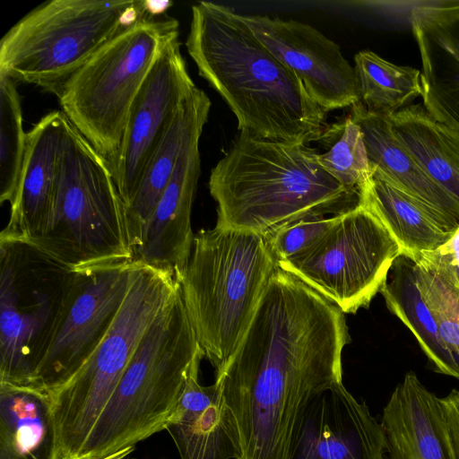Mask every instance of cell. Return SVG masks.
<instances>
[{
  "label": "cell",
  "instance_id": "7402d4cb",
  "mask_svg": "<svg viewBox=\"0 0 459 459\" xmlns=\"http://www.w3.org/2000/svg\"><path fill=\"white\" fill-rule=\"evenodd\" d=\"M206 93L195 87L180 106L143 171L135 196L127 207L134 253L187 143L201 135L211 109Z\"/></svg>",
  "mask_w": 459,
  "mask_h": 459
},
{
  "label": "cell",
  "instance_id": "484cf974",
  "mask_svg": "<svg viewBox=\"0 0 459 459\" xmlns=\"http://www.w3.org/2000/svg\"><path fill=\"white\" fill-rule=\"evenodd\" d=\"M388 117L398 138L428 174L459 200V136L422 103L408 105Z\"/></svg>",
  "mask_w": 459,
  "mask_h": 459
},
{
  "label": "cell",
  "instance_id": "cb8c5ba5",
  "mask_svg": "<svg viewBox=\"0 0 459 459\" xmlns=\"http://www.w3.org/2000/svg\"><path fill=\"white\" fill-rule=\"evenodd\" d=\"M0 459H56V433L48 394L0 383Z\"/></svg>",
  "mask_w": 459,
  "mask_h": 459
},
{
  "label": "cell",
  "instance_id": "f1b7e54d",
  "mask_svg": "<svg viewBox=\"0 0 459 459\" xmlns=\"http://www.w3.org/2000/svg\"><path fill=\"white\" fill-rule=\"evenodd\" d=\"M0 201L10 202L15 193L26 150L21 98L15 82L0 73Z\"/></svg>",
  "mask_w": 459,
  "mask_h": 459
},
{
  "label": "cell",
  "instance_id": "1f68e13d",
  "mask_svg": "<svg viewBox=\"0 0 459 459\" xmlns=\"http://www.w3.org/2000/svg\"><path fill=\"white\" fill-rule=\"evenodd\" d=\"M414 262L429 271L459 268V228L446 243L436 250L421 252Z\"/></svg>",
  "mask_w": 459,
  "mask_h": 459
},
{
  "label": "cell",
  "instance_id": "9a60e30c",
  "mask_svg": "<svg viewBox=\"0 0 459 459\" xmlns=\"http://www.w3.org/2000/svg\"><path fill=\"white\" fill-rule=\"evenodd\" d=\"M409 22L421 62L422 105L459 136V1L416 2Z\"/></svg>",
  "mask_w": 459,
  "mask_h": 459
},
{
  "label": "cell",
  "instance_id": "ba28073f",
  "mask_svg": "<svg viewBox=\"0 0 459 459\" xmlns=\"http://www.w3.org/2000/svg\"><path fill=\"white\" fill-rule=\"evenodd\" d=\"M125 300L107 334L78 371L48 393L56 459H78L143 336L177 293L167 271L136 263Z\"/></svg>",
  "mask_w": 459,
  "mask_h": 459
},
{
  "label": "cell",
  "instance_id": "603a6c76",
  "mask_svg": "<svg viewBox=\"0 0 459 459\" xmlns=\"http://www.w3.org/2000/svg\"><path fill=\"white\" fill-rule=\"evenodd\" d=\"M359 188V204L376 215L414 261L423 251L436 250L454 234L445 231L427 208L377 167Z\"/></svg>",
  "mask_w": 459,
  "mask_h": 459
},
{
  "label": "cell",
  "instance_id": "52a82bcc",
  "mask_svg": "<svg viewBox=\"0 0 459 459\" xmlns=\"http://www.w3.org/2000/svg\"><path fill=\"white\" fill-rule=\"evenodd\" d=\"M171 3L152 7L101 46L63 84L62 111L108 161L118 152L133 102L156 60L178 38Z\"/></svg>",
  "mask_w": 459,
  "mask_h": 459
},
{
  "label": "cell",
  "instance_id": "d6a6232c",
  "mask_svg": "<svg viewBox=\"0 0 459 459\" xmlns=\"http://www.w3.org/2000/svg\"><path fill=\"white\" fill-rule=\"evenodd\" d=\"M445 418L446 437L453 459H459V391L453 389L440 398Z\"/></svg>",
  "mask_w": 459,
  "mask_h": 459
},
{
  "label": "cell",
  "instance_id": "5b68a950",
  "mask_svg": "<svg viewBox=\"0 0 459 459\" xmlns=\"http://www.w3.org/2000/svg\"><path fill=\"white\" fill-rule=\"evenodd\" d=\"M203 358L179 287L143 336L78 459H103L166 429Z\"/></svg>",
  "mask_w": 459,
  "mask_h": 459
},
{
  "label": "cell",
  "instance_id": "f546056e",
  "mask_svg": "<svg viewBox=\"0 0 459 459\" xmlns=\"http://www.w3.org/2000/svg\"><path fill=\"white\" fill-rule=\"evenodd\" d=\"M415 272L418 287L435 319L439 336L459 363V298L432 272L417 264Z\"/></svg>",
  "mask_w": 459,
  "mask_h": 459
},
{
  "label": "cell",
  "instance_id": "44dd1931",
  "mask_svg": "<svg viewBox=\"0 0 459 459\" xmlns=\"http://www.w3.org/2000/svg\"><path fill=\"white\" fill-rule=\"evenodd\" d=\"M200 362L194 366L166 430L180 459H238L237 429L216 385L199 383Z\"/></svg>",
  "mask_w": 459,
  "mask_h": 459
},
{
  "label": "cell",
  "instance_id": "d590c367",
  "mask_svg": "<svg viewBox=\"0 0 459 459\" xmlns=\"http://www.w3.org/2000/svg\"><path fill=\"white\" fill-rule=\"evenodd\" d=\"M123 459H138V458H135V457H129V455L124 457Z\"/></svg>",
  "mask_w": 459,
  "mask_h": 459
},
{
  "label": "cell",
  "instance_id": "30bf717a",
  "mask_svg": "<svg viewBox=\"0 0 459 459\" xmlns=\"http://www.w3.org/2000/svg\"><path fill=\"white\" fill-rule=\"evenodd\" d=\"M395 238L362 204L340 213L308 247L277 262L344 314L368 308L401 255Z\"/></svg>",
  "mask_w": 459,
  "mask_h": 459
},
{
  "label": "cell",
  "instance_id": "e0dca14e",
  "mask_svg": "<svg viewBox=\"0 0 459 459\" xmlns=\"http://www.w3.org/2000/svg\"><path fill=\"white\" fill-rule=\"evenodd\" d=\"M200 137L182 151L133 257L135 263L169 272L176 278L187 262L195 238L191 213L201 173Z\"/></svg>",
  "mask_w": 459,
  "mask_h": 459
},
{
  "label": "cell",
  "instance_id": "8fae6325",
  "mask_svg": "<svg viewBox=\"0 0 459 459\" xmlns=\"http://www.w3.org/2000/svg\"><path fill=\"white\" fill-rule=\"evenodd\" d=\"M135 262L69 272L54 315L31 354V385L47 394L98 348L129 290Z\"/></svg>",
  "mask_w": 459,
  "mask_h": 459
},
{
  "label": "cell",
  "instance_id": "277c9868",
  "mask_svg": "<svg viewBox=\"0 0 459 459\" xmlns=\"http://www.w3.org/2000/svg\"><path fill=\"white\" fill-rule=\"evenodd\" d=\"M277 267L262 235L216 225L195 234L177 281L198 344L215 373L236 351Z\"/></svg>",
  "mask_w": 459,
  "mask_h": 459
},
{
  "label": "cell",
  "instance_id": "4fadbf2b",
  "mask_svg": "<svg viewBox=\"0 0 459 459\" xmlns=\"http://www.w3.org/2000/svg\"><path fill=\"white\" fill-rule=\"evenodd\" d=\"M258 40L303 83L326 112L360 101L358 76L341 48L307 23L268 15L240 14Z\"/></svg>",
  "mask_w": 459,
  "mask_h": 459
},
{
  "label": "cell",
  "instance_id": "6da1fadb",
  "mask_svg": "<svg viewBox=\"0 0 459 459\" xmlns=\"http://www.w3.org/2000/svg\"><path fill=\"white\" fill-rule=\"evenodd\" d=\"M344 313L277 267L214 384L238 432V459H289L311 400L342 383Z\"/></svg>",
  "mask_w": 459,
  "mask_h": 459
},
{
  "label": "cell",
  "instance_id": "836d02e7",
  "mask_svg": "<svg viewBox=\"0 0 459 459\" xmlns=\"http://www.w3.org/2000/svg\"><path fill=\"white\" fill-rule=\"evenodd\" d=\"M430 272L438 276L446 284V286L459 298V268L437 269Z\"/></svg>",
  "mask_w": 459,
  "mask_h": 459
},
{
  "label": "cell",
  "instance_id": "83f0119b",
  "mask_svg": "<svg viewBox=\"0 0 459 459\" xmlns=\"http://www.w3.org/2000/svg\"><path fill=\"white\" fill-rule=\"evenodd\" d=\"M323 169L345 187L359 192L372 176L360 127L350 116L328 124L316 142Z\"/></svg>",
  "mask_w": 459,
  "mask_h": 459
},
{
  "label": "cell",
  "instance_id": "4316f807",
  "mask_svg": "<svg viewBox=\"0 0 459 459\" xmlns=\"http://www.w3.org/2000/svg\"><path fill=\"white\" fill-rule=\"evenodd\" d=\"M360 102L370 112L391 116L422 95L420 70L391 63L373 51L354 56Z\"/></svg>",
  "mask_w": 459,
  "mask_h": 459
},
{
  "label": "cell",
  "instance_id": "5bb4252c",
  "mask_svg": "<svg viewBox=\"0 0 459 459\" xmlns=\"http://www.w3.org/2000/svg\"><path fill=\"white\" fill-rule=\"evenodd\" d=\"M385 454L381 423L340 383L311 400L289 459H385Z\"/></svg>",
  "mask_w": 459,
  "mask_h": 459
},
{
  "label": "cell",
  "instance_id": "d6986e66",
  "mask_svg": "<svg viewBox=\"0 0 459 459\" xmlns=\"http://www.w3.org/2000/svg\"><path fill=\"white\" fill-rule=\"evenodd\" d=\"M351 118L360 127L369 164L420 201L446 232L459 228V200L433 179L398 138L387 116L368 111L359 101Z\"/></svg>",
  "mask_w": 459,
  "mask_h": 459
},
{
  "label": "cell",
  "instance_id": "4dcf8cb0",
  "mask_svg": "<svg viewBox=\"0 0 459 459\" xmlns=\"http://www.w3.org/2000/svg\"><path fill=\"white\" fill-rule=\"evenodd\" d=\"M338 215H305L281 225L264 236L276 262L285 260L308 247L335 222Z\"/></svg>",
  "mask_w": 459,
  "mask_h": 459
},
{
  "label": "cell",
  "instance_id": "7a4b0ae2",
  "mask_svg": "<svg viewBox=\"0 0 459 459\" xmlns=\"http://www.w3.org/2000/svg\"><path fill=\"white\" fill-rule=\"evenodd\" d=\"M186 47L199 75L235 115L239 132L308 145L327 127L328 112L234 9L205 1L194 4Z\"/></svg>",
  "mask_w": 459,
  "mask_h": 459
},
{
  "label": "cell",
  "instance_id": "d4e9b609",
  "mask_svg": "<svg viewBox=\"0 0 459 459\" xmlns=\"http://www.w3.org/2000/svg\"><path fill=\"white\" fill-rule=\"evenodd\" d=\"M389 311L412 333L437 373L459 380V363L441 340L417 284L415 263L400 255L379 291Z\"/></svg>",
  "mask_w": 459,
  "mask_h": 459
},
{
  "label": "cell",
  "instance_id": "3957f363",
  "mask_svg": "<svg viewBox=\"0 0 459 459\" xmlns=\"http://www.w3.org/2000/svg\"><path fill=\"white\" fill-rule=\"evenodd\" d=\"M317 153L306 144L239 132L209 177L216 226L264 237L305 215L333 216L356 207L359 192L330 176Z\"/></svg>",
  "mask_w": 459,
  "mask_h": 459
},
{
  "label": "cell",
  "instance_id": "9c48e42d",
  "mask_svg": "<svg viewBox=\"0 0 459 459\" xmlns=\"http://www.w3.org/2000/svg\"><path fill=\"white\" fill-rule=\"evenodd\" d=\"M143 0H52L0 41V73L57 94L101 46L152 7Z\"/></svg>",
  "mask_w": 459,
  "mask_h": 459
},
{
  "label": "cell",
  "instance_id": "8992f818",
  "mask_svg": "<svg viewBox=\"0 0 459 459\" xmlns=\"http://www.w3.org/2000/svg\"><path fill=\"white\" fill-rule=\"evenodd\" d=\"M27 246L69 272L134 262L127 207L109 163L68 118L52 214Z\"/></svg>",
  "mask_w": 459,
  "mask_h": 459
},
{
  "label": "cell",
  "instance_id": "7c38bea8",
  "mask_svg": "<svg viewBox=\"0 0 459 459\" xmlns=\"http://www.w3.org/2000/svg\"><path fill=\"white\" fill-rule=\"evenodd\" d=\"M195 87L178 38L167 45L152 67L131 107L120 149L108 161L126 207L135 196L155 148Z\"/></svg>",
  "mask_w": 459,
  "mask_h": 459
},
{
  "label": "cell",
  "instance_id": "2e32d148",
  "mask_svg": "<svg viewBox=\"0 0 459 459\" xmlns=\"http://www.w3.org/2000/svg\"><path fill=\"white\" fill-rule=\"evenodd\" d=\"M66 122L64 112L55 110L27 133L22 169L0 244L27 246L45 231L54 207Z\"/></svg>",
  "mask_w": 459,
  "mask_h": 459
},
{
  "label": "cell",
  "instance_id": "ffe728a7",
  "mask_svg": "<svg viewBox=\"0 0 459 459\" xmlns=\"http://www.w3.org/2000/svg\"><path fill=\"white\" fill-rule=\"evenodd\" d=\"M380 423L387 459H453L440 398L413 371L395 386Z\"/></svg>",
  "mask_w": 459,
  "mask_h": 459
},
{
  "label": "cell",
  "instance_id": "e575fe53",
  "mask_svg": "<svg viewBox=\"0 0 459 459\" xmlns=\"http://www.w3.org/2000/svg\"><path fill=\"white\" fill-rule=\"evenodd\" d=\"M134 449H135L134 446H129V447L125 448L117 453L110 455L103 459H123L124 457L130 455L134 451Z\"/></svg>",
  "mask_w": 459,
  "mask_h": 459
},
{
  "label": "cell",
  "instance_id": "ac0fdd59",
  "mask_svg": "<svg viewBox=\"0 0 459 459\" xmlns=\"http://www.w3.org/2000/svg\"><path fill=\"white\" fill-rule=\"evenodd\" d=\"M1 256L0 383L31 385V354L54 315L67 275L51 292L46 284H27L25 299L10 262Z\"/></svg>",
  "mask_w": 459,
  "mask_h": 459
}]
</instances>
